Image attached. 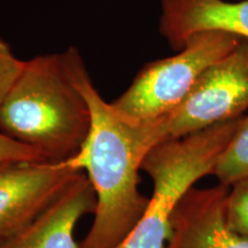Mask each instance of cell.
<instances>
[{
  "label": "cell",
  "mask_w": 248,
  "mask_h": 248,
  "mask_svg": "<svg viewBox=\"0 0 248 248\" xmlns=\"http://www.w3.org/2000/svg\"><path fill=\"white\" fill-rule=\"evenodd\" d=\"M226 221L232 230L248 238V177L229 186Z\"/></svg>",
  "instance_id": "obj_11"
},
{
  "label": "cell",
  "mask_w": 248,
  "mask_h": 248,
  "mask_svg": "<svg viewBox=\"0 0 248 248\" xmlns=\"http://www.w3.org/2000/svg\"><path fill=\"white\" fill-rule=\"evenodd\" d=\"M159 31L173 51L206 31L248 40V0H161Z\"/></svg>",
  "instance_id": "obj_8"
},
{
  "label": "cell",
  "mask_w": 248,
  "mask_h": 248,
  "mask_svg": "<svg viewBox=\"0 0 248 248\" xmlns=\"http://www.w3.org/2000/svg\"><path fill=\"white\" fill-rule=\"evenodd\" d=\"M24 62L13 53L8 43L0 38V101L20 76Z\"/></svg>",
  "instance_id": "obj_12"
},
{
  "label": "cell",
  "mask_w": 248,
  "mask_h": 248,
  "mask_svg": "<svg viewBox=\"0 0 248 248\" xmlns=\"http://www.w3.org/2000/svg\"><path fill=\"white\" fill-rule=\"evenodd\" d=\"M97 197L84 172L51 206L0 248H79L74 238L77 222L94 214Z\"/></svg>",
  "instance_id": "obj_9"
},
{
  "label": "cell",
  "mask_w": 248,
  "mask_h": 248,
  "mask_svg": "<svg viewBox=\"0 0 248 248\" xmlns=\"http://www.w3.org/2000/svg\"><path fill=\"white\" fill-rule=\"evenodd\" d=\"M91 123L88 101L71 78L63 52L27 60L0 101V132L48 162L75 156Z\"/></svg>",
  "instance_id": "obj_2"
},
{
  "label": "cell",
  "mask_w": 248,
  "mask_h": 248,
  "mask_svg": "<svg viewBox=\"0 0 248 248\" xmlns=\"http://www.w3.org/2000/svg\"><path fill=\"white\" fill-rule=\"evenodd\" d=\"M83 172L68 160L0 162V244L37 218Z\"/></svg>",
  "instance_id": "obj_6"
},
{
  "label": "cell",
  "mask_w": 248,
  "mask_h": 248,
  "mask_svg": "<svg viewBox=\"0 0 248 248\" xmlns=\"http://www.w3.org/2000/svg\"><path fill=\"white\" fill-rule=\"evenodd\" d=\"M213 175L218 184L231 186L248 177V111L241 119L231 141L217 161Z\"/></svg>",
  "instance_id": "obj_10"
},
{
  "label": "cell",
  "mask_w": 248,
  "mask_h": 248,
  "mask_svg": "<svg viewBox=\"0 0 248 248\" xmlns=\"http://www.w3.org/2000/svg\"><path fill=\"white\" fill-rule=\"evenodd\" d=\"M243 116L166 139L152 148L141 170L153 182V194L140 219L116 248L166 247L179 201L194 183L213 173Z\"/></svg>",
  "instance_id": "obj_3"
},
{
  "label": "cell",
  "mask_w": 248,
  "mask_h": 248,
  "mask_svg": "<svg viewBox=\"0 0 248 248\" xmlns=\"http://www.w3.org/2000/svg\"><path fill=\"white\" fill-rule=\"evenodd\" d=\"M241 39L221 31L197 33L176 54L145 64L111 104L137 121L168 116L187 98L204 71L230 53Z\"/></svg>",
  "instance_id": "obj_4"
},
{
  "label": "cell",
  "mask_w": 248,
  "mask_h": 248,
  "mask_svg": "<svg viewBox=\"0 0 248 248\" xmlns=\"http://www.w3.org/2000/svg\"><path fill=\"white\" fill-rule=\"evenodd\" d=\"M229 186L192 187L176 207L164 248H248V238L226 221Z\"/></svg>",
  "instance_id": "obj_7"
},
{
  "label": "cell",
  "mask_w": 248,
  "mask_h": 248,
  "mask_svg": "<svg viewBox=\"0 0 248 248\" xmlns=\"http://www.w3.org/2000/svg\"><path fill=\"white\" fill-rule=\"evenodd\" d=\"M6 161H45L32 148L20 144L0 132V162Z\"/></svg>",
  "instance_id": "obj_13"
},
{
  "label": "cell",
  "mask_w": 248,
  "mask_h": 248,
  "mask_svg": "<svg viewBox=\"0 0 248 248\" xmlns=\"http://www.w3.org/2000/svg\"><path fill=\"white\" fill-rule=\"evenodd\" d=\"M63 55L92 116L84 145L68 159L86 171L97 197L91 230L79 248H116L146 209L150 199L138 190L139 170L152 148L168 139L166 120L137 121L124 115L101 97L78 49L69 47Z\"/></svg>",
  "instance_id": "obj_1"
},
{
  "label": "cell",
  "mask_w": 248,
  "mask_h": 248,
  "mask_svg": "<svg viewBox=\"0 0 248 248\" xmlns=\"http://www.w3.org/2000/svg\"><path fill=\"white\" fill-rule=\"evenodd\" d=\"M248 111V40L203 73L187 98L164 117L169 138L234 120Z\"/></svg>",
  "instance_id": "obj_5"
}]
</instances>
